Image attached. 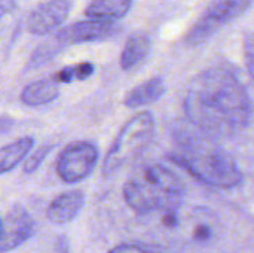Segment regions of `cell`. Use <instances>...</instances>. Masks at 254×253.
<instances>
[{
    "mask_svg": "<svg viewBox=\"0 0 254 253\" xmlns=\"http://www.w3.org/2000/svg\"><path fill=\"white\" fill-rule=\"evenodd\" d=\"M85 204L82 191H67L55 197L46 209V218L55 225H65L71 222Z\"/></svg>",
    "mask_w": 254,
    "mask_h": 253,
    "instance_id": "10",
    "label": "cell"
},
{
    "mask_svg": "<svg viewBox=\"0 0 254 253\" xmlns=\"http://www.w3.org/2000/svg\"><path fill=\"white\" fill-rule=\"evenodd\" d=\"M252 6V0H211L198 21L188 31L185 42L198 46L210 39L220 27L241 16Z\"/></svg>",
    "mask_w": 254,
    "mask_h": 253,
    "instance_id": "5",
    "label": "cell"
},
{
    "mask_svg": "<svg viewBox=\"0 0 254 253\" xmlns=\"http://www.w3.org/2000/svg\"><path fill=\"white\" fill-rule=\"evenodd\" d=\"M109 253H168L158 248H152L143 243H122L110 249Z\"/></svg>",
    "mask_w": 254,
    "mask_h": 253,
    "instance_id": "19",
    "label": "cell"
},
{
    "mask_svg": "<svg viewBox=\"0 0 254 253\" xmlns=\"http://www.w3.org/2000/svg\"><path fill=\"white\" fill-rule=\"evenodd\" d=\"M34 234V221L30 213L19 204H13L1 221L0 230V253H7L27 240Z\"/></svg>",
    "mask_w": 254,
    "mask_h": 253,
    "instance_id": "8",
    "label": "cell"
},
{
    "mask_svg": "<svg viewBox=\"0 0 254 253\" xmlns=\"http://www.w3.org/2000/svg\"><path fill=\"white\" fill-rule=\"evenodd\" d=\"M164 94H165L164 79L159 76H155V78H150V79L141 82L140 85L134 86L131 91H128L124 98V104L131 109L149 106V104H153L155 101H158Z\"/></svg>",
    "mask_w": 254,
    "mask_h": 253,
    "instance_id": "11",
    "label": "cell"
},
{
    "mask_svg": "<svg viewBox=\"0 0 254 253\" xmlns=\"http://www.w3.org/2000/svg\"><path fill=\"white\" fill-rule=\"evenodd\" d=\"M71 0H48L37 4L27 18L30 33L45 36L55 31L70 15Z\"/></svg>",
    "mask_w": 254,
    "mask_h": 253,
    "instance_id": "9",
    "label": "cell"
},
{
    "mask_svg": "<svg viewBox=\"0 0 254 253\" xmlns=\"http://www.w3.org/2000/svg\"><path fill=\"white\" fill-rule=\"evenodd\" d=\"M121 27L113 21L101 19H85L77 21L70 25L60 28L55 33V37L64 45H77L88 42H101L119 34Z\"/></svg>",
    "mask_w": 254,
    "mask_h": 253,
    "instance_id": "7",
    "label": "cell"
},
{
    "mask_svg": "<svg viewBox=\"0 0 254 253\" xmlns=\"http://www.w3.org/2000/svg\"><path fill=\"white\" fill-rule=\"evenodd\" d=\"M155 136V116L149 110L134 115L119 131L103 161V174L110 176L132 163L150 145Z\"/></svg>",
    "mask_w": 254,
    "mask_h": 253,
    "instance_id": "4",
    "label": "cell"
},
{
    "mask_svg": "<svg viewBox=\"0 0 254 253\" xmlns=\"http://www.w3.org/2000/svg\"><path fill=\"white\" fill-rule=\"evenodd\" d=\"M15 125V119L7 116V115H1L0 116V137L6 136Z\"/></svg>",
    "mask_w": 254,
    "mask_h": 253,
    "instance_id": "21",
    "label": "cell"
},
{
    "mask_svg": "<svg viewBox=\"0 0 254 253\" xmlns=\"http://www.w3.org/2000/svg\"><path fill=\"white\" fill-rule=\"evenodd\" d=\"M18 0H0V18L7 15L16 7Z\"/></svg>",
    "mask_w": 254,
    "mask_h": 253,
    "instance_id": "22",
    "label": "cell"
},
{
    "mask_svg": "<svg viewBox=\"0 0 254 253\" xmlns=\"http://www.w3.org/2000/svg\"><path fill=\"white\" fill-rule=\"evenodd\" d=\"M55 253H70L68 240L65 236H60L55 242Z\"/></svg>",
    "mask_w": 254,
    "mask_h": 253,
    "instance_id": "23",
    "label": "cell"
},
{
    "mask_svg": "<svg viewBox=\"0 0 254 253\" xmlns=\"http://www.w3.org/2000/svg\"><path fill=\"white\" fill-rule=\"evenodd\" d=\"M65 46L54 36H51L49 39H46L43 43H40L30 55L28 61H27V66L25 69L31 70V69H37L40 67L42 64L51 61L52 58H55Z\"/></svg>",
    "mask_w": 254,
    "mask_h": 253,
    "instance_id": "16",
    "label": "cell"
},
{
    "mask_svg": "<svg viewBox=\"0 0 254 253\" xmlns=\"http://www.w3.org/2000/svg\"><path fill=\"white\" fill-rule=\"evenodd\" d=\"M124 200L138 215L158 210L174 212L179 206L185 186L180 176L159 163L138 166L124 185Z\"/></svg>",
    "mask_w": 254,
    "mask_h": 253,
    "instance_id": "2",
    "label": "cell"
},
{
    "mask_svg": "<svg viewBox=\"0 0 254 253\" xmlns=\"http://www.w3.org/2000/svg\"><path fill=\"white\" fill-rule=\"evenodd\" d=\"M244 52H246V61H247V70H249V75L253 76V36L252 33L247 34V39H246V45H244Z\"/></svg>",
    "mask_w": 254,
    "mask_h": 253,
    "instance_id": "20",
    "label": "cell"
},
{
    "mask_svg": "<svg viewBox=\"0 0 254 253\" xmlns=\"http://www.w3.org/2000/svg\"><path fill=\"white\" fill-rule=\"evenodd\" d=\"M34 139L30 136L19 137L4 146L0 148V174H4L10 170H13L25 157L30 154V149L33 148Z\"/></svg>",
    "mask_w": 254,
    "mask_h": 253,
    "instance_id": "15",
    "label": "cell"
},
{
    "mask_svg": "<svg viewBox=\"0 0 254 253\" xmlns=\"http://www.w3.org/2000/svg\"><path fill=\"white\" fill-rule=\"evenodd\" d=\"M52 148H54V145H45V146H40L39 149H36L28 157H25V161H24V166H22V171L25 174L34 173L40 167V164L45 161V158L49 155Z\"/></svg>",
    "mask_w": 254,
    "mask_h": 253,
    "instance_id": "18",
    "label": "cell"
},
{
    "mask_svg": "<svg viewBox=\"0 0 254 253\" xmlns=\"http://www.w3.org/2000/svg\"><path fill=\"white\" fill-rule=\"evenodd\" d=\"M150 48H152V42H150V37L146 33H134V34H131L127 39L125 46H124V49L121 52V58H119L121 69L127 70V72L135 69L149 55Z\"/></svg>",
    "mask_w": 254,
    "mask_h": 253,
    "instance_id": "13",
    "label": "cell"
},
{
    "mask_svg": "<svg viewBox=\"0 0 254 253\" xmlns=\"http://www.w3.org/2000/svg\"><path fill=\"white\" fill-rule=\"evenodd\" d=\"M98 149L88 140H77L67 145L57 160V174L67 183L86 179L98 163Z\"/></svg>",
    "mask_w": 254,
    "mask_h": 253,
    "instance_id": "6",
    "label": "cell"
},
{
    "mask_svg": "<svg viewBox=\"0 0 254 253\" xmlns=\"http://www.w3.org/2000/svg\"><path fill=\"white\" fill-rule=\"evenodd\" d=\"M58 95H60L58 84L52 78H45L28 84L22 89L19 98L25 106L37 107L52 103L54 100L58 98Z\"/></svg>",
    "mask_w": 254,
    "mask_h": 253,
    "instance_id": "12",
    "label": "cell"
},
{
    "mask_svg": "<svg viewBox=\"0 0 254 253\" xmlns=\"http://www.w3.org/2000/svg\"><path fill=\"white\" fill-rule=\"evenodd\" d=\"M132 7V0H91L85 9L89 19L116 21L124 18Z\"/></svg>",
    "mask_w": 254,
    "mask_h": 253,
    "instance_id": "14",
    "label": "cell"
},
{
    "mask_svg": "<svg viewBox=\"0 0 254 253\" xmlns=\"http://www.w3.org/2000/svg\"><path fill=\"white\" fill-rule=\"evenodd\" d=\"M95 72V67L92 63L89 61H82L77 64H71V66H65L61 70H58L52 79L57 84H73V82H80V81H86L88 78H91Z\"/></svg>",
    "mask_w": 254,
    "mask_h": 253,
    "instance_id": "17",
    "label": "cell"
},
{
    "mask_svg": "<svg viewBox=\"0 0 254 253\" xmlns=\"http://www.w3.org/2000/svg\"><path fill=\"white\" fill-rule=\"evenodd\" d=\"M183 106L189 121L208 134L232 136L252 124L250 94L229 66L217 64L196 75Z\"/></svg>",
    "mask_w": 254,
    "mask_h": 253,
    "instance_id": "1",
    "label": "cell"
},
{
    "mask_svg": "<svg viewBox=\"0 0 254 253\" xmlns=\"http://www.w3.org/2000/svg\"><path fill=\"white\" fill-rule=\"evenodd\" d=\"M168 160L213 188L231 189L243 182V173L234 158L214 145H186L183 149L171 152Z\"/></svg>",
    "mask_w": 254,
    "mask_h": 253,
    "instance_id": "3",
    "label": "cell"
},
{
    "mask_svg": "<svg viewBox=\"0 0 254 253\" xmlns=\"http://www.w3.org/2000/svg\"><path fill=\"white\" fill-rule=\"evenodd\" d=\"M0 230H1V219H0Z\"/></svg>",
    "mask_w": 254,
    "mask_h": 253,
    "instance_id": "24",
    "label": "cell"
}]
</instances>
